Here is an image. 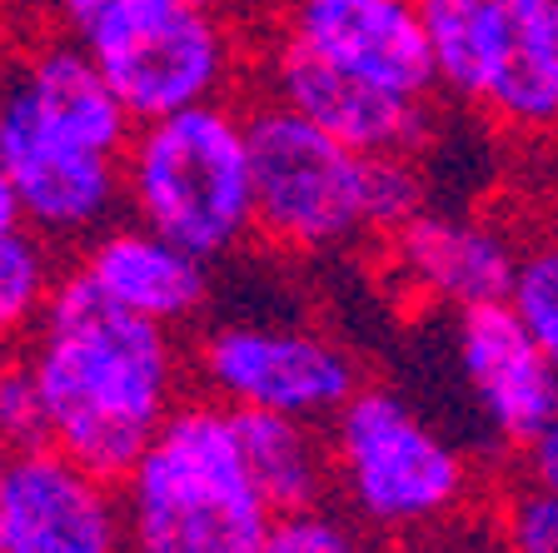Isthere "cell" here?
<instances>
[{
    "label": "cell",
    "mask_w": 558,
    "mask_h": 553,
    "mask_svg": "<svg viewBox=\"0 0 558 553\" xmlns=\"http://www.w3.org/2000/svg\"><path fill=\"white\" fill-rule=\"evenodd\" d=\"M50 409V444L105 479H125L195 374L180 329L120 310L70 265L25 345Z\"/></svg>",
    "instance_id": "6da1fadb"
},
{
    "label": "cell",
    "mask_w": 558,
    "mask_h": 553,
    "mask_svg": "<svg viewBox=\"0 0 558 553\" xmlns=\"http://www.w3.org/2000/svg\"><path fill=\"white\" fill-rule=\"evenodd\" d=\"M125 553H259L275 508L244 464L230 404L185 399L120 479Z\"/></svg>",
    "instance_id": "7a4b0ae2"
},
{
    "label": "cell",
    "mask_w": 558,
    "mask_h": 553,
    "mask_svg": "<svg viewBox=\"0 0 558 553\" xmlns=\"http://www.w3.org/2000/svg\"><path fill=\"white\" fill-rule=\"evenodd\" d=\"M120 175L130 219L185 244L209 265L259 240L250 120L240 105L209 100L135 125L120 155Z\"/></svg>",
    "instance_id": "3957f363"
},
{
    "label": "cell",
    "mask_w": 558,
    "mask_h": 553,
    "mask_svg": "<svg viewBox=\"0 0 558 553\" xmlns=\"http://www.w3.org/2000/svg\"><path fill=\"white\" fill-rule=\"evenodd\" d=\"M255 165V235L284 254H335L379 240V155H364L275 95L244 105Z\"/></svg>",
    "instance_id": "277c9868"
},
{
    "label": "cell",
    "mask_w": 558,
    "mask_h": 553,
    "mask_svg": "<svg viewBox=\"0 0 558 553\" xmlns=\"http://www.w3.org/2000/svg\"><path fill=\"white\" fill-rule=\"evenodd\" d=\"M335 494L349 514L379 533H434L464 514L474 469L429 419L389 384H360L354 399L329 419Z\"/></svg>",
    "instance_id": "5b68a950"
},
{
    "label": "cell",
    "mask_w": 558,
    "mask_h": 553,
    "mask_svg": "<svg viewBox=\"0 0 558 553\" xmlns=\"http://www.w3.org/2000/svg\"><path fill=\"white\" fill-rule=\"evenodd\" d=\"M81 40L135 125L225 100L244 56L220 5L195 0H116Z\"/></svg>",
    "instance_id": "8992f818"
},
{
    "label": "cell",
    "mask_w": 558,
    "mask_h": 553,
    "mask_svg": "<svg viewBox=\"0 0 558 553\" xmlns=\"http://www.w3.org/2000/svg\"><path fill=\"white\" fill-rule=\"evenodd\" d=\"M190 369L199 389L230 409H265L310 424H329L364 384L339 339L265 320L209 324L190 349Z\"/></svg>",
    "instance_id": "52a82bcc"
},
{
    "label": "cell",
    "mask_w": 558,
    "mask_h": 553,
    "mask_svg": "<svg viewBox=\"0 0 558 553\" xmlns=\"http://www.w3.org/2000/svg\"><path fill=\"white\" fill-rule=\"evenodd\" d=\"M0 165L11 175L21 215L50 244H90L125 209V175L116 155H100L11 105L0 95Z\"/></svg>",
    "instance_id": "ba28073f"
},
{
    "label": "cell",
    "mask_w": 558,
    "mask_h": 553,
    "mask_svg": "<svg viewBox=\"0 0 558 553\" xmlns=\"http://www.w3.org/2000/svg\"><path fill=\"white\" fill-rule=\"evenodd\" d=\"M0 553H125L120 484L60 444L5 454Z\"/></svg>",
    "instance_id": "9c48e42d"
},
{
    "label": "cell",
    "mask_w": 558,
    "mask_h": 553,
    "mask_svg": "<svg viewBox=\"0 0 558 553\" xmlns=\"http://www.w3.org/2000/svg\"><path fill=\"white\" fill-rule=\"evenodd\" d=\"M259 75H265V95H275L279 105L300 110L304 120H314L319 130L364 155H418L434 135L429 100L384 91L279 35H269Z\"/></svg>",
    "instance_id": "30bf717a"
},
{
    "label": "cell",
    "mask_w": 558,
    "mask_h": 553,
    "mask_svg": "<svg viewBox=\"0 0 558 553\" xmlns=\"http://www.w3.org/2000/svg\"><path fill=\"white\" fill-rule=\"evenodd\" d=\"M275 35L399 95L434 100L439 70L414 0H279Z\"/></svg>",
    "instance_id": "8fae6325"
},
{
    "label": "cell",
    "mask_w": 558,
    "mask_h": 553,
    "mask_svg": "<svg viewBox=\"0 0 558 553\" xmlns=\"http://www.w3.org/2000/svg\"><path fill=\"white\" fill-rule=\"evenodd\" d=\"M453 359L484 424L509 449H523L558 414V364L523 329L509 300L453 314Z\"/></svg>",
    "instance_id": "7c38bea8"
},
{
    "label": "cell",
    "mask_w": 558,
    "mask_h": 553,
    "mask_svg": "<svg viewBox=\"0 0 558 553\" xmlns=\"http://www.w3.org/2000/svg\"><path fill=\"white\" fill-rule=\"evenodd\" d=\"M384 260L399 289L439 310H474V304L509 300L519 244L474 215H434L418 209L399 230L384 235Z\"/></svg>",
    "instance_id": "4fadbf2b"
},
{
    "label": "cell",
    "mask_w": 558,
    "mask_h": 553,
    "mask_svg": "<svg viewBox=\"0 0 558 553\" xmlns=\"http://www.w3.org/2000/svg\"><path fill=\"white\" fill-rule=\"evenodd\" d=\"M0 95L31 110L56 135L81 140V145L116 155V160L135 135V116L125 110L116 85L105 81L100 60L81 35L50 31L40 40H25L11 56V65L0 70Z\"/></svg>",
    "instance_id": "5bb4252c"
},
{
    "label": "cell",
    "mask_w": 558,
    "mask_h": 553,
    "mask_svg": "<svg viewBox=\"0 0 558 553\" xmlns=\"http://www.w3.org/2000/svg\"><path fill=\"white\" fill-rule=\"evenodd\" d=\"M75 269L100 289L105 300H116L120 310L170 324V329H190L205 314L209 285H215L209 260L165 240L160 230L140 225V219L105 225L90 244H81Z\"/></svg>",
    "instance_id": "9a60e30c"
},
{
    "label": "cell",
    "mask_w": 558,
    "mask_h": 553,
    "mask_svg": "<svg viewBox=\"0 0 558 553\" xmlns=\"http://www.w3.org/2000/svg\"><path fill=\"white\" fill-rule=\"evenodd\" d=\"M240 419L244 464L255 473L259 494L275 514L325 504L335 489V454H329V424L290 414H265V409H234Z\"/></svg>",
    "instance_id": "2e32d148"
},
{
    "label": "cell",
    "mask_w": 558,
    "mask_h": 553,
    "mask_svg": "<svg viewBox=\"0 0 558 553\" xmlns=\"http://www.w3.org/2000/svg\"><path fill=\"white\" fill-rule=\"evenodd\" d=\"M414 5L434 50L439 95L459 105H478L513 31H519L513 5L509 0H414Z\"/></svg>",
    "instance_id": "e0dca14e"
},
{
    "label": "cell",
    "mask_w": 558,
    "mask_h": 553,
    "mask_svg": "<svg viewBox=\"0 0 558 553\" xmlns=\"http://www.w3.org/2000/svg\"><path fill=\"white\" fill-rule=\"evenodd\" d=\"M60 260L31 225L0 235V349H25L60 289Z\"/></svg>",
    "instance_id": "ac0fdd59"
},
{
    "label": "cell",
    "mask_w": 558,
    "mask_h": 553,
    "mask_svg": "<svg viewBox=\"0 0 558 553\" xmlns=\"http://www.w3.org/2000/svg\"><path fill=\"white\" fill-rule=\"evenodd\" d=\"M509 310L519 314L523 329L558 364V235H544V240L519 250V269H513V285H509Z\"/></svg>",
    "instance_id": "d6986e66"
},
{
    "label": "cell",
    "mask_w": 558,
    "mask_h": 553,
    "mask_svg": "<svg viewBox=\"0 0 558 553\" xmlns=\"http://www.w3.org/2000/svg\"><path fill=\"white\" fill-rule=\"evenodd\" d=\"M50 444L46 389L25 349H0V449H40Z\"/></svg>",
    "instance_id": "ffe728a7"
},
{
    "label": "cell",
    "mask_w": 558,
    "mask_h": 553,
    "mask_svg": "<svg viewBox=\"0 0 558 553\" xmlns=\"http://www.w3.org/2000/svg\"><path fill=\"white\" fill-rule=\"evenodd\" d=\"M259 553H369L364 539L339 519L335 508L310 504V508H290L275 514L259 539Z\"/></svg>",
    "instance_id": "44dd1931"
},
{
    "label": "cell",
    "mask_w": 558,
    "mask_h": 553,
    "mask_svg": "<svg viewBox=\"0 0 558 553\" xmlns=\"http://www.w3.org/2000/svg\"><path fill=\"white\" fill-rule=\"evenodd\" d=\"M504 553H558V494L523 479L499 504Z\"/></svg>",
    "instance_id": "7402d4cb"
},
{
    "label": "cell",
    "mask_w": 558,
    "mask_h": 553,
    "mask_svg": "<svg viewBox=\"0 0 558 553\" xmlns=\"http://www.w3.org/2000/svg\"><path fill=\"white\" fill-rule=\"evenodd\" d=\"M519 464H523V479H529V484H544L558 494V414L523 444Z\"/></svg>",
    "instance_id": "603a6c76"
},
{
    "label": "cell",
    "mask_w": 558,
    "mask_h": 553,
    "mask_svg": "<svg viewBox=\"0 0 558 553\" xmlns=\"http://www.w3.org/2000/svg\"><path fill=\"white\" fill-rule=\"evenodd\" d=\"M509 5H513V15H519L523 31L534 35L558 65V0H509Z\"/></svg>",
    "instance_id": "cb8c5ba5"
},
{
    "label": "cell",
    "mask_w": 558,
    "mask_h": 553,
    "mask_svg": "<svg viewBox=\"0 0 558 553\" xmlns=\"http://www.w3.org/2000/svg\"><path fill=\"white\" fill-rule=\"evenodd\" d=\"M110 5H116V0H46V15H50V25H56V31L85 35L105 11H110Z\"/></svg>",
    "instance_id": "d4e9b609"
},
{
    "label": "cell",
    "mask_w": 558,
    "mask_h": 553,
    "mask_svg": "<svg viewBox=\"0 0 558 553\" xmlns=\"http://www.w3.org/2000/svg\"><path fill=\"white\" fill-rule=\"evenodd\" d=\"M21 225H25V215H21V195H15L11 175H5V165H0V235L21 230Z\"/></svg>",
    "instance_id": "484cf974"
},
{
    "label": "cell",
    "mask_w": 558,
    "mask_h": 553,
    "mask_svg": "<svg viewBox=\"0 0 558 553\" xmlns=\"http://www.w3.org/2000/svg\"><path fill=\"white\" fill-rule=\"evenodd\" d=\"M21 11H25V0H0V31H11Z\"/></svg>",
    "instance_id": "4316f807"
},
{
    "label": "cell",
    "mask_w": 558,
    "mask_h": 553,
    "mask_svg": "<svg viewBox=\"0 0 558 553\" xmlns=\"http://www.w3.org/2000/svg\"><path fill=\"white\" fill-rule=\"evenodd\" d=\"M195 5H225V0H195Z\"/></svg>",
    "instance_id": "83f0119b"
},
{
    "label": "cell",
    "mask_w": 558,
    "mask_h": 553,
    "mask_svg": "<svg viewBox=\"0 0 558 553\" xmlns=\"http://www.w3.org/2000/svg\"><path fill=\"white\" fill-rule=\"evenodd\" d=\"M0 479H5V449H0Z\"/></svg>",
    "instance_id": "f1b7e54d"
}]
</instances>
